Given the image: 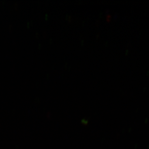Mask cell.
Wrapping results in <instances>:
<instances>
[]
</instances>
